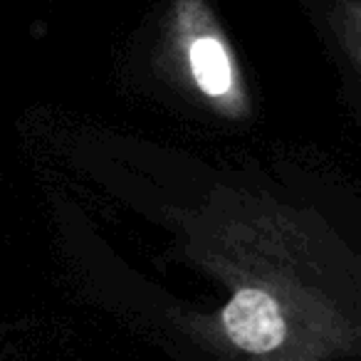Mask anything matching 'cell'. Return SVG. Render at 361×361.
I'll list each match as a JSON object with an SVG mask.
<instances>
[{
	"mask_svg": "<svg viewBox=\"0 0 361 361\" xmlns=\"http://www.w3.org/2000/svg\"><path fill=\"white\" fill-rule=\"evenodd\" d=\"M164 65L211 114L240 121L250 94L240 62L208 0H171L164 18Z\"/></svg>",
	"mask_w": 361,
	"mask_h": 361,
	"instance_id": "cell-1",
	"label": "cell"
}]
</instances>
